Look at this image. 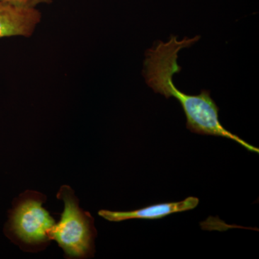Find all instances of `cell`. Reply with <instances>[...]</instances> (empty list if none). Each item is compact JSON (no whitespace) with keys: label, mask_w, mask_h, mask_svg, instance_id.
<instances>
[{"label":"cell","mask_w":259,"mask_h":259,"mask_svg":"<svg viewBox=\"0 0 259 259\" xmlns=\"http://www.w3.org/2000/svg\"><path fill=\"white\" fill-rule=\"evenodd\" d=\"M200 39L199 35L184 37L171 35L168 41L155 42L145 54L144 75L146 83L154 93L168 99L175 97L180 102L187 117V128L194 134L218 136L233 140L248 151L258 153V148L245 142L239 136L225 128L219 120V107L211 97L209 90H203L199 95L183 93L175 86L173 76L182 71L178 64L179 53L190 48Z\"/></svg>","instance_id":"cell-1"},{"label":"cell","mask_w":259,"mask_h":259,"mask_svg":"<svg viewBox=\"0 0 259 259\" xmlns=\"http://www.w3.org/2000/svg\"><path fill=\"white\" fill-rule=\"evenodd\" d=\"M47 199L40 192L28 190L13 202L5 233L24 251H39L50 243L49 233L56 223L42 207Z\"/></svg>","instance_id":"cell-2"},{"label":"cell","mask_w":259,"mask_h":259,"mask_svg":"<svg viewBox=\"0 0 259 259\" xmlns=\"http://www.w3.org/2000/svg\"><path fill=\"white\" fill-rule=\"evenodd\" d=\"M57 198L64 201L61 221L51 228L49 237L62 248L66 258H88L95 254L97 232L95 219L79 207V199L69 186L61 187Z\"/></svg>","instance_id":"cell-3"},{"label":"cell","mask_w":259,"mask_h":259,"mask_svg":"<svg viewBox=\"0 0 259 259\" xmlns=\"http://www.w3.org/2000/svg\"><path fill=\"white\" fill-rule=\"evenodd\" d=\"M199 202L197 197H189L180 202L155 204L136 210L119 211L101 209L98 214L110 222H121L131 219L155 220L166 217L173 213L185 212L197 207Z\"/></svg>","instance_id":"cell-4"},{"label":"cell","mask_w":259,"mask_h":259,"mask_svg":"<svg viewBox=\"0 0 259 259\" xmlns=\"http://www.w3.org/2000/svg\"><path fill=\"white\" fill-rule=\"evenodd\" d=\"M41 19L35 8H18L0 3V37H29Z\"/></svg>","instance_id":"cell-5"},{"label":"cell","mask_w":259,"mask_h":259,"mask_svg":"<svg viewBox=\"0 0 259 259\" xmlns=\"http://www.w3.org/2000/svg\"><path fill=\"white\" fill-rule=\"evenodd\" d=\"M52 0H0V3L18 8H35L40 3H50Z\"/></svg>","instance_id":"cell-6"}]
</instances>
